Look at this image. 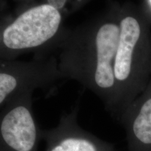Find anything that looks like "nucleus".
I'll list each match as a JSON object with an SVG mask.
<instances>
[{
  "instance_id": "nucleus-1",
  "label": "nucleus",
  "mask_w": 151,
  "mask_h": 151,
  "mask_svg": "<svg viewBox=\"0 0 151 151\" xmlns=\"http://www.w3.org/2000/svg\"><path fill=\"white\" fill-rule=\"evenodd\" d=\"M120 2L109 0L99 16L67 27L53 55L64 78L79 83L99 98L112 116L116 99L115 57L120 37Z\"/></svg>"
},
{
  "instance_id": "nucleus-2",
  "label": "nucleus",
  "mask_w": 151,
  "mask_h": 151,
  "mask_svg": "<svg viewBox=\"0 0 151 151\" xmlns=\"http://www.w3.org/2000/svg\"><path fill=\"white\" fill-rule=\"evenodd\" d=\"M116 99L111 117L120 121L124 111L151 78V30L142 9L120 3V37L115 57Z\"/></svg>"
},
{
  "instance_id": "nucleus-3",
  "label": "nucleus",
  "mask_w": 151,
  "mask_h": 151,
  "mask_svg": "<svg viewBox=\"0 0 151 151\" xmlns=\"http://www.w3.org/2000/svg\"><path fill=\"white\" fill-rule=\"evenodd\" d=\"M63 16L51 6H17L14 14L0 20V59L16 60L24 54L53 55L67 27Z\"/></svg>"
},
{
  "instance_id": "nucleus-4",
  "label": "nucleus",
  "mask_w": 151,
  "mask_h": 151,
  "mask_svg": "<svg viewBox=\"0 0 151 151\" xmlns=\"http://www.w3.org/2000/svg\"><path fill=\"white\" fill-rule=\"evenodd\" d=\"M63 78L54 55L29 61L0 59V109L20 92L47 89Z\"/></svg>"
},
{
  "instance_id": "nucleus-5",
  "label": "nucleus",
  "mask_w": 151,
  "mask_h": 151,
  "mask_svg": "<svg viewBox=\"0 0 151 151\" xmlns=\"http://www.w3.org/2000/svg\"><path fill=\"white\" fill-rule=\"evenodd\" d=\"M34 91L20 92L0 110V151H37L41 129L34 114Z\"/></svg>"
},
{
  "instance_id": "nucleus-6",
  "label": "nucleus",
  "mask_w": 151,
  "mask_h": 151,
  "mask_svg": "<svg viewBox=\"0 0 151 151\" xmlns=\"http://www.w3.org/2000/svg\"><path fill=\"white\" fill-rule=\"evenodd\" d=\"M77 102L69 113L62 115L58 125L41 129V138L46 143L45 151H116L114 145L96 137L79 125Z\"/></svg>"
},
{
  "instance_id": "nucleus-7",
  "label": "nucleus",
  "mask_w": 151,
  "mask_h": 151,
  "mask_svg": "<svg viewBox=\"0 0 151 151\" xmlns=\"http://www.w3.org/2000/svg\"><path fill=\"white\" fill-rule=\"evenodd\" d=\"M119 123L125 131L127 151H151V78Z\"/></svg>"
},
{
  "instance_id": "nucleus-8",
  "label": "nucleus",
  "mask_w": 151,
  "mask_h": 151,
  "mask_svg": "<svg viewBox=\"0 0 151 151\" xmlns=\"http://www.w3.org/2000/svg\"><path fill=\"white\" fill-rule=\"evenodd\" d=\"M92 1V0H32L29 4H46L59 11L64 18H66L81 10Z\"/></svg>"
},
{
  "instance_id": "nucleus-9",
  "label": "nucleus",
  "mask_w": 151,
  "mask_h": 151,
  "mask_svg": "<svg viewBox=\"0 0 151 151\" xmlns=\"http://www.w3.org/2000/svg\"><path fill=\"white\" fill-rule=\"evenodd\" d=\"M142 10L146 14L150 22L151 20V0H143V6L141 7Z\"/></svg>"
},
{
  "instance_id": "nucleus-10",
  "label": "nucleus",
  "mask_w": 151,
  "mask_h": 151,
  "mask_svg": "<svg viewBox=\"0 0 151 151\" xmlns=\"http://www.w3.org/2000/svg\"><path fill=\"white\" fill-rule=\"evenodd\" d=\"M17 3V6H23L28 4L31 2L32 0H14Z\"/></svg>"
},
{
  "instance_id": "nucleus-11",
  "label": "nucleus",
  "mask_w": 151,
  "mask_h": 151,
  "mask_svg": "<svg viewBox=\"0 0 151 151\" xmlns=\"http://www.w3.org/2000/svg\"><path fill=\"white\" fill-rule=\"evenodd\" d=\"M9 15V14H6V13L5 12L4 9H0V20H1V19L4 18H5V17L8 16Z\"/></svg>"
}]
</instances>
